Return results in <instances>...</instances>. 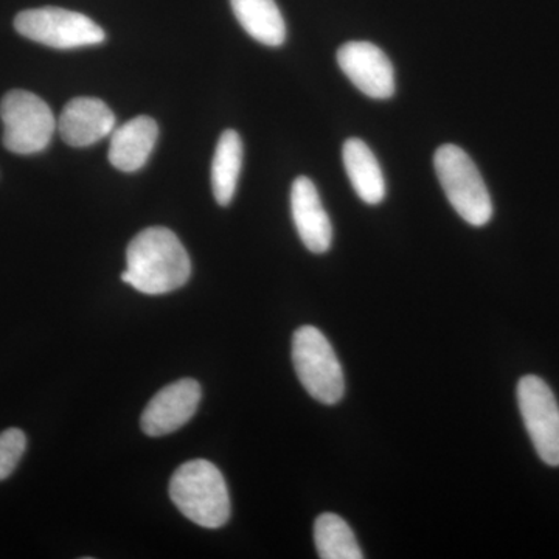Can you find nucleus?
Listing matches in <instances>:
<instances>
[{
  "label": "nucleus",
  "mask_w": 559,
  "mask_h": 559,
  "mask_svg": "<svg viewBox=\"0 0 559 559\" xmlns=\"http://www.w3.org/2000/svg\"><path fill=\"white\" fill-rule=\"evenodd\" d=\"M121 282L148 296L182 288L191 275L189 253L167 227H150L135 235L127 250Z\"/></svg>",
  "instance_id": "1"
},
{
  "label": "nucleus",
  "mask_w": 559,
  "mask_h": 559,
  "mask_svg": "<svg viewBox=\"0 0 559 559\" xmlns=\"http://www.w3.org/2000/svg\"><path fill=\"white\" fill-rule=\"evenodd\" d=\"M170 498L180 513L200 527L219 528L229 521V489L221 471L207 460H191L176 469Z\"/></svg>",
  "instance_id": "2"
},
{
  "label": "nucleus",
  "mask_w": 559,
  "mask_h": 559,
  "mask_svg": "<svg viewBox=\"0 0 559 559\" xmlns=\"http://www.w3.org/2000/svg\"><path fill=\"white\" fill-rule=\"evenodd\" d=\"M441 189L460 218L474 227L489 223L492 202L487 186L468 154L455 145H443L433 156Z\"/></svg>",
  "instance_id": "3"
},
{
  "label": "nucleus",
  "mask_w": 559,
  "mask_h": 559,
  "mask_svg": "<svg viewBox=\"0 0 559 559\" xmlns=\"http://www.w3.org/2000/svg\"><path fill=\"white\" fill-rule=\"evenodd\" d=\"M293 362L312 399L329 406L340 403L345 393L344 370L322 331L307 325L294 333Z\"/></svg>",
  "instance_id": "4"
},
{
  "label": "nucleus",
  "mask_w": 559,
  "mask_h": 559,
  "mask_svg": "<svg viewBox=\"0 0 559 559\" xmlns=\"http://www.w3.org/2000/svg\"><path fill=\"white\" fill-rule=\"evenodd\" d=\"M3 146L14 154L40 153L50 145L58 121L46 102L28 91L14 90L0 102Z\"/></svg>",
  "instance_id": "5"
},
{
  "label": "nucleus",
  "mask_w": 559,
  "mask_h": 559,
  "mask_svg": "<svg viewBox=\"0 0 559 559\" xmlns=\"http://www.w3.org/2000/svg\"><path fill=\"white\" fill-rule=\"evenodd\" d=\"M14 28L24 38L58 50L97 46L106 39L97 22L57 7L22 11L14 20Z\"/></svg>",
  "instance_id": "6"
},
{
  "label": "nucleus",
  "mask_w": 559,
  "mask_h": 559,
  "mask_svg": "<svg viewBox=\"0 0 559 559\" xmlns=\"http://www.w3.org/2000/svg\"><path fill=\"white\" fill-rule=\"evenodd\" d=\"M518 403L533 447L547 465L559 466V406L554 392L540 378H522Z\"/></svg>",
  "instance_id": "7"
},
{
  "label": "nucleus",
  "mask_w": 559,
  "mask_h": 559,
  "mask_svg": "<svg viewBox=\"0 0 559 559\" xmlns=\"http://www.w3.org/2000/svg\"><path fill=\"white\" fill-rule=\"evenodd\" d=\"M342 72L367 97L388 100L395 94V69L388 55L366 40H353L337 50Z\"/></svg>",
  "instance_id": "8"
},
{
  "label": "nucleus",
  "mask_w": 559,
  "mask_h": 559,
  "mask_svg": "<svg viewBox=\"0 0 559 559\" xmlns=\"http://www.w3.org/2000/svg\"><path fill=\"white\" fill-rule=\"evenodd\" d=\"M201 385L183 378L159 390L143 411L140 426L150 437H164L186 426L197 414Z\"/></svg>",
  "instance_id": "9"
},
{
  "label": "nucleus",
  "mask_w": 559,
  "mask_h": 559,
  "mask_svg": "<svg viewBox=\"0 0 559 559\" xmlns=\"http://www.w3.org/2000/svg\"><path fill=\"white\" fill-rule=\"evenodd\" d=\"M116 130V116L105 102L92 97L70 100L58 119L61 139L73 148H86Z\"/></svg>",
  "instance_id": "10"
},
{
  "label": "nucleus",
  "mask_w": 559,
  "mask_h": 559,
  "mask_svg": "<svg viewBox=\"0 0 559 559\" xmlns=\"http://www.w3.org/2000/svg\"><path fill=\"white\" fill-rule=\"evenodd\" d=\"M290 212L305 248L312 253H325L333 242V224L323 209L314 182L307 176L294 180L290 189Z\"/></svg>",
  "instance_id": "11"
},
{
  "label": "nucleus",
  "mask_w": 559,
  "mask_h": 559,
  "mask_svg": "<svg viewBox=\"0 0 559 559\" xmlns=\"http://www.w3.org/2000/svg\"><path fill=\"white\" fill-rule=\"evenodd\" d=\"M159 139V127L148 116H139L116 128L110 134L108 159L123 173L145 167Z\"/></svg>",
  "instance_id": "12"
},
{
  "label": "nucleus",
  "mask_w": 559,
  "mask_h": 559,
  "mask_svg": "<svg viewBox=\"0 0 559 559\" xmlns=\"http://www.w3.org/2000/svg\"><path fill=\"white\" fill-rule=\"evenodd\" d=\"M342 159L360 200L369 205L381 204L385 198V179L369 145L360 139H348L342 148Z\"/></svg>",
  "instance_id": "13"
},
{
  "label": "nucleus",
  "mask_w": 559,
  "mask_h": 559,
  "mask_svg": "<svg viewBox=\"0 0 559 559\" xmlns=\"http://www.w3.org/2000/svg\"><path fill=\"white\" fill-rule=\"evenodd\" d=\"M235 17L248 35L267 47L286 40V24L275 0H230Z\"/></svg>",
  "instance_id": "14"
},
{
  "label": "nucleus",
  "mask_w": 559,
  "mask_h": 559,
  "mask_svg": "<svg viewBox=\"0 0 559 559\" xmlns=\"http://www.w3.org/2000/svg\"><path fill=\"white\" fill-rule=\"evenodd\" d=\"M242 140L234 130L224 131L216 145L212 162V190L216 202L229 205L237 193L242 167Z\"/></svg>",
  "instance_id": "15"
},
{
  "label": "nucleus",
  "mask_w": 559,
  "mask_h": 559,
  "mask_svg": "<svg viewBox=\"0 0 559 559\" xmlns=\"http://www.w3.org/2000/svg\"><path fill=\"white\" fill-rule=\"evenodd\" d=\"M314 543L322 559L364 558L355 533L337 514H320L314 522Z\"/></svg>",
  "instance_id": "16"
},
{
  "label": "nucleus",
  "mask_w": 559,
  "mask_h": 559,
  "mask_svg": "<svg viewBox=\"0 0 559 559\" xmlns=\"http://www.w3.org/2000/svg\"><path fill=\"white\" fill-rule=\"evenodd\" d=\"M27 450V437L21 429L10 428L0 432V480H5L20 465Z\"/></svg>",
  "instance_id": "17"
}]
</instances>
